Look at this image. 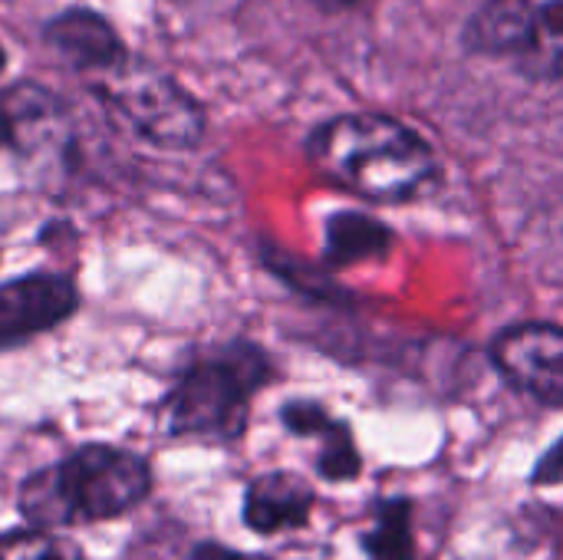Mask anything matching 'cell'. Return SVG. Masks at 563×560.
I'll use <instances>...</instances> for the list:
<instances>
[{
  "mask_svg": "<svg viewBox=\"0 0 563 560\" xmlns=\"http://www.w3.org/2000/svg\"><path fill=\"white\" fill-rule=\"evenodd\" d=\"M188 560H274L267 558V554H241V551H231V548H224V545H214V541H208V545H198Z\"/></svg>",
  "mask_w": 563,
  "mask_h": 560,
  "instance_id": "obj_16",
  "label": "cell"
},
{
  "mask_svg": "<svg viewBox=\"0 0 563 560\" xmlns=\"http://www.w3.org/2000/svg\"><path fill=\"white\" fill-rule=\"evenodd\" d=\"M86 83L112 119L155 149L185 152L205 139L208 119L201 102L165 69L145 59L129 56L119 69Z\"/></svg>",
  "mask_w": 563,
  "mask_h": 560,
  "instance_id": "obj_4",
  "label": "cell"
},
{
  "mask_svg": "<svg viewBox=\"0 0 563 560\" xmlns=\"http://www.w3.org/2000/svg\"><path fill=\"white\" fill-rule=\"evenodd\" d=\"M79 297L69 277L59 274H26L0 287V327L16 340L63 323L76 310Z\"/></svg>",
  "mask_w": 563,
  "mask_h": 560,
  "instance_id": "obj_9",
  "label": "cell"
},
{
  "mask_svg": "<svg viewBox=\"0 0 563 560\" xmlns=\"http://www.w3.org/2000/svg\"><path fill=\"white\" fill-rule=\"evenodd\" d=\"M313 488L294 472L257 475L244 492V525L257 535H280L303 528L313 512Z\"/></svg>",
  "mask_w": 563,
  "mask_h": 560,
  "instance_id": "obj_10",
  "label": "cell"
},
{
  "mask_svg": "<svg viewBox=\"0 0 563 560\" xmlns=\"http://www.w3.org/2000/svg\"><path fill=\"white\" fill-rule=\"evenodd\" d=\"M271 366L251 343H231L214 356L191 363L165 399L172 436L228 442L247 426L251 396L267 383Z\"/></svg>",
  "mask_w": 563,
  "mask_h": 560,
  "instance_id": "obj_3",
  "label": "cell"
},
{
  "mask_svg": "<svg viewBox=\"0 0 563 560\" xmlns=\"http://www.w3.org/2000/svg\"><path fill=\"white\" fill-rule=\"evenodd\" d=\"M363 548L373 560H416L412 502H376V525L363 535Z\"/></svg>",
  "mask_w": 563,
  "mask_h": 560,
  "instance_id": "obj_13",
  "label": "cell"
},
{
  "mask_svg": "<svg viewBox=\"0 0 563 560\" xmlns=\"http://www.w3.org/2000/svg\"><path fill=\"white\" fill-rule=\"evenodd\" d=\"M7 142V122H3V112H0V145Z\"/></svg>",
  "mask_w": 563,
  "mask_h": 560,
  "instance_id": "obj_19",
  "label": "cell"
},
{
  "mask_svg": "<svg viewBox=\"0 0 563 560\" xmlns=\"http://www.w3.org/2000/svg\"><path fill=\"white\" fill-rule=\"evenodd\" d=\"M280 419H284L287 432L320 442L317 472L327 482H353L360 475L363 462H360L356 439H353L350 426L340 422V419H333L320 403L294 399V403H287L280 409Z\"/></svg>",
  "mask_w": 563,
  "mask_h": 560,
  "instance_id": "obj_11",
  "label": "cell"
},
{
  "mask_svg": "<svg viewBox=\"0 0 563 560\" xmlns=\"http://www.w3.org/2000/svg\"><path fill=\"white\" fill-rule=\"evenodd\" d=\"M465 46L531 79H561L563 0H485L465 23Z\"/></svg>",
  "mask_w": 563,
  "mask_h": 560,
  "instance_id": "obj_5",
  "label": "cell"
},
{
  "mask_svg": "<svg viewBox=\"0 0 563 560\" xmlns=\"http://www.w3.org/2000/svg\"><path fill=\"white\" fill-rule=\"evenodd\" d=\"M0 112L7 122V142L36 175H56L73 165L76 155V125L66 102L40 83H13Z\"/></svg>",
  "mask_w": 563,
  "mask_h": 560,
  "instance_id": "obj_6",
  "label": "cell"
},
{
  "mask_svg": "<svg viewBox=\"0 0 563 560\" xmlns=\"http://www.w3.org/2000/svg\"><path fill=\"white\" fill-rule=\"evenodd\" d=\"M534 485H563V439H558L544 459L534 465V475H531Z\"/></svg>",
  "mask_w": 563,
  "mask_h": 560,
  "instance_id": "obj_15",
  "label": "cell"
},
{
  "mask_svg": "<svg viewBox=\"0 0 563 560\" xmlns=\"http://www.w3.org/2000/svg\"><path fill=\"white\" fill-rule=\"evenodd\" d=\"M492 360L518 393L563 406V327L538 320L508 327L495 337Z\"/></svg>",
  "mask_w": 563,
  "mask_h": 560,
  "instance_id": "obj_7",
  "label": "cell"
},
{
  "mask_svg": "<svg viewBox=\"0 0 563 560\" xmlns=\"http://www.w3.org/2000/svg\"><path fill=\"white\" fill-rule=\"evenodd\" d=\"M310 3H317L323 13H343V10H353V7H360L363 0H310Z\"/></svg>",
  "mask_w": 563,
  "mask_h": 560,
  "instance_id": "obj_17",
  "label": "cell"
},
{
  "mask_svg": "<svg viewBox=\"0 0 563 560\" xmlns=\"http://www.w3.org/2000/svg\"><path fill=\"white\" fill-rule=\"evenodd\" d=\"M13 343H20L7 327H0V350H7V347H13Z\"/></svg>",
  "mask_w": 563,
  "mask_h": 560,
  "instance_id": "obj_18",
  "label": "cell"
},
{
  "mask_svg": "<svg viewBox=\"0 0 563 560\" xmlns=\"http://www.w3.org/2000/svg\"><path fill=\"white\" fill-rule=\"evenodd\" d=\"M393 244V231L369 218L343 211L327 224V257L333 264H356L366 257H383Z\"/></svg>",
  "mask_w": 563,
  "mask_h": 560,
  "instance_id": "obj_12",
  "label": "cell"
},
{
  "mask_svg": "<svg viewBox=\"0 0 563 560\" xmlns=\"http://www.w3.org/2000/svg\"><path fill=\"white\" fill-rule=\"evenodd\" d=\"M307 158L327 182L379 205L412 201L439 178L432 145L383 112H343L320 122L307 139Z\"/></svg>",
  "mask_w": 563,
  "mask_h": 560,
  "instance_id": "obj_1",
  "label": "cell"
},
{
  "mask_svg": "<svg viewBox=\"0 0 563 560\" xmlns=\"http://www.w3.org/2000/svg\"><path fill=\"white\" fill-rule=\"evenodd\" d=\"M152 492L145 459L115 446H82L69 459L33 472L20 488L30 528L59 531L132 512Z\"/></svg>",
  "mask_w": 563,
  "mask_h": 560,
  "instance_id": "obj_2",
  "label": "cell"
},
{
  "mask_svg": "<svg viewBox=\"0 0 563 560\" xmlns=\"http://www.w3.org/2000/svg\"><path fill=\"white\" fill-rule=\"evenodd\" d=\"M43 40L86 79L106 76L129 59V50L122 46L112 23L86 7H73L53 17L43 30Z\"/></svg>",
  "mask_w": 563,
  "mask_h": 560,
  "instance_id": "obj_8",
  "label": "cell"
},
{
  "mask_svg": "<svg viewBox=\"0 0 563 560\" xmlns=\"http://www.w3.org/2000/svg\"><path fill=\"white\" fill-rule=\"evenodd\" d=\"M3 63H7V56H3V46H0V69H3Z\"/></svg>",
  "mask_w": 563,
  "mask_h": 560,
  "instance_id": "obj_20",
  "label": "cell"
},
{
  "mask_svg": "<svg viewBox=\"0 0 563 560\" xmlns=\"http://www.w3.org/2000/svg\"><path fill=\"white\" fill-rule=\"evenodd\" d=\"M0 560H82V548L59 531L26 528L0 538Z\"/></svg>",
  "mask_w": 563,
  "mask_h": 560,
  "instance_id": "obj_14",
  "label": "cell"
}]
</instances>
